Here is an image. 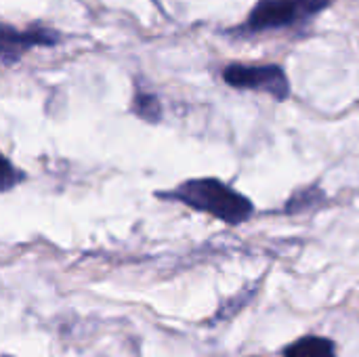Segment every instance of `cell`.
<instances>
[{
  "label": "cell",
  "mask_w": 359,
  "mask_h": 357,
  "mask_svg": "<svg viewBox=\"0 0 359 357\" xmlns=\"http://www.w3.org/2000/svg\"><path fill=\"white\" fill-rule=\"evenodd\" d=\"M284 357H337V345L332 339L307 335L290 343L284 349Z\"/></svg>",
  "instance_id": "5"
},
{
  "label": "cell",
  "mask_w": 359,
  "mask_h": 357,
  "mask_svg": "<svg viewBox=\"0 0 359 357\" xmlns=\"http://www.w3.org/2000/svg\"><path fill=\"white\" fill-rule=\"evenodd\" d=\"M324 200H326V196H324V191L320 187H316V185L313 187H303V189L294 191L288 198V202L284 204V213L299 215V213H305L309 208H316Z\"/></svg>",
  "instance_id": "6"
},
{
  "label": "cell",
  "mask_w": 359,
  "mask_h": 357,
  "mask_svg": "<svg viewBox=\"0 0 359 357\" xmlns=\"http://www.w3.org/2000/svg\"><path fill=\"white\" fill-rule=\"evenodd\" d=\"M133 114H137L145 122H160V118H162V103H160L158 95L139 90L133 97Z\"/></svg>",
  "instance_id": "7"
},
{
  "label": "cell",
  "mask_w": 359,
  "mask_h": 357,
  "mask_svg": "<svg viewBox=\"0 0 359 357\" xmlns=\"http://www.w3.org/2000/svg\"><path fill=\"white\" fill-rule=\"evenodd\" d=\"M0 40H2V63L11 65L25 50H29L34 46H55L59 42V34L53 27H46L40 23L29 25L23 32H17L11 25H2Z\"/></svg>",
  "instance_id": "4"
},
{
  "label": "cell",
  "mask_w": 359,
  "mask_h": 357,
  "mask_svg": "<svg viewBox=\"0 0 359 357\" xmlns=\"http://www.w3.org/2000/svg\"><path fill=\"white\" fill-rule=\"evenodd\" d=\"M158 196L164 200L181 202L194 210L206 213L227 225H240L248 221L255 213L252 202L244 194L236 191L233 187L215 177L189 179L179 183L175 189L162 191Z\"/></svg>",
  "instance_id": "1"
},
{
  "label": "cell",
  "mask_w": 359,
  "mask_h": 357,
  "mask_svg": "<svg viewBox=\"0 0 359 357\" xmlns=\"http://www.w3.org/2000/svg\"><path fill=\"white\" fill-rule=\"evenodd\" d=\"M334 0H259L246 21L231 29L233 36L246 38L276 29H288L307 23Z\"/></svg>",
  "instance_id": "2"
},
{
  "label": "cell",
  "mask_w": 359,
  "mask_h": 357,
  "mask_svg": "<svg viewBox=\"0 0 359 357\" xmlns=\"http://www.w3.org/2000/svg\"><path fill=\"white\" fill-rule=\"evenodd\" d=\"M4 166H6V170H4V177H2V189L8 191V189H13L17 183H21V181L25 179V175H23L19 168H15L11 160H6Z\"/></svg>",
  "instance_id": "8"
},
{
  "label": "cell",
  "mask_w": 359,
  "mask_h": 357,
  "mask_svg": "<svg viewBox=\"0 0 359 357\" xmlns=\"http://www.w3.org/2000/svg\"><path fill=\"white\" fill-rule=\"evenodd\" d=\"M223 80L233 88L271 95L276 101H286L290 95L288 76L280 65L273 63H265V65L231 63L223 69Z\"/></svg>",
  "instance_id": "3"
}]
</instances>
